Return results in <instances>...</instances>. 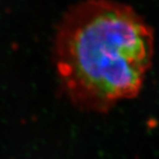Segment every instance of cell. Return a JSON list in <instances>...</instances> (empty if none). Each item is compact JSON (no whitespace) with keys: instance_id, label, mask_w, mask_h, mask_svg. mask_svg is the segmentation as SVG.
<instances>
[{"instance_id":"cell-1","label":"cell","mask_w":159,"mask_h":159,"mask_svg":"<svg viewBox=\"0 0 159 159\" xmlns=\"http://www.w3.org/2000/svg\"><path fill=\"white\" fill-rule=\"evenodd\" d=\"M152 28L131 6L84 0L63 16L53 41L57 80L80 111L108 112L142 90L152 66Z\"/></svg>"}]
</instances>
